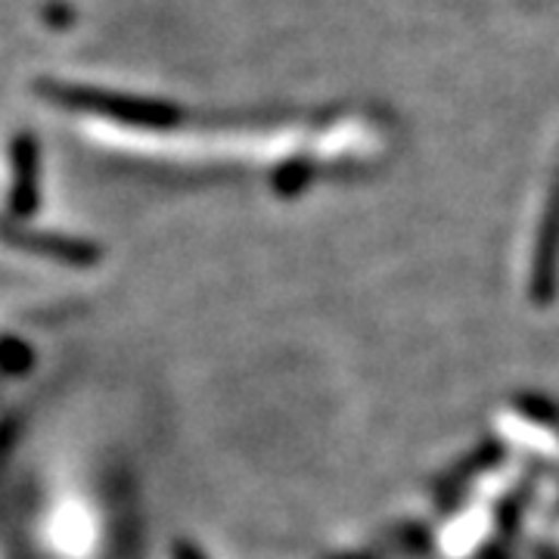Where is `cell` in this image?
I'll list each match as a JSON object with an SVG mask.
<instances>
[{
	"instance_id": "obj_1",
	"label": "cell",
	"mask_w": 559,
	"mask_h": 559,
	"mask_svg": "<svg viewBox=\"0 0 559 559\" xmlns=\"http://www.w3.org/2000/svg\"><path fill=\"white\" fill-rule=\"evenodd\" d=\"M40 94L53 106L72 109V112H91L100 119H112L124 128H143V131H171L180 121V109L165 100L119 94L106 87H87V84H60L44 81Z\"/></svg>"
},
{
	"instance_id": "obj_2",
	"label": "cell",
	"mask_w": 559,
	"mask_h": 559,
	"mask_svg": "<svg viewBox=\"0 0 559 559\" xmlns=\"http://www.w3.org/2000/svg\"><path fill=\"white\" fill-rule=\"evenodd\" d=\"M0 242H7L20 252L40 255V259L72 264V267H91L100 261V246H94V242L60 237V234H38V230H28V227H20V224L3 218H0Z\"/></svg>"
},
{
	"instance_id": "obj_4",
	"label": "cell",
	"mask_w": 559,
	"mask_h": 559,
	"mask_svg": "<svg viewBox=\"0 0 559 559\" xmlns=\"http://www.w3.org/2000/svg\"><path fill=\"white\" fill-rule=\"evenodd\" d=\"M175 559H205L200 554V550H197V547H193V544H187V540H178V544H175Z\"/></svg>"
},
{
	"instance_id": "obj_3",
	"label": "cell",
	"mask_w": 559,
	"mask_h": 559,
	"mask_svg": "<svg viewBox=\"0 0 559 559\" xmlns=\"http://www.w3.org/2000/svg\"><path fill=\"white\" fill-rule=\"evenodd\" d=\"M10 212L16 221H28L40 209V143L32 131L10 140Z\"/></svg>"
}]
</instances>
